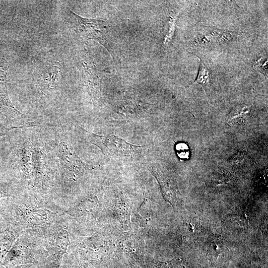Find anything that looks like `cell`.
<instances>
[{"label": "cell", "mask_w": 268, "mask_h": 268, "mask_svg": "<svg viewBox=\"0 0 268 268\" xmlns=\"http://www.w3.org/2000/svg\"><path fill=\"white\" fill-rule=\"evenodd\" d=\"M13 226L46 231L64 221L65 210L50 198L23 189L4 207Z\"/></svg>", "instance_id": "6da1fadb"}, {"label": "cell", "mask_w": 268, "mask_h": 268, "mask_svg": "<svg viewBox=\"0 0 268 268\" xmlns=\"http://www.w3.org/2000/svg\"><path fill=\"white\" fill-rule=\"evenodd\" d=\"M56 153L58 160V171L52 200L63 207L67 196L84 176L87 167L67 139L61 140L59 142Z\"/></svg>", "instance_id": "7a4b0ae2"}, {"label": "cell", "mask_w": 268, "mask_h": 268, "mask_svg": "<svg viewBox=\"0 0 268 268\" xmlns=\"http://www.w3.org/2000/svg\"><path fill=\"white\" fill-rule=\"evenodd\" d=\"M43 234L37 230H24L14 242L1 265L7 268L27 264L41 266L46 256Z\"/></svg>", "instance_id": "3957f363"}, {"label": "cell", "mask_w": 268, "mask_h": 268, "mask_svg": "<svg viewBox=\"0 0 268 268\" xmlns=\"http://www.w3.org/2000/svg\"><path fill=\"white\" fill-rule=\"evenodd\" d=\"M57 172L52 167L45 150L34 145L32 156V183L29 191L52 200Z\"/></svg>", "instance_id": "277c9868"}, {"label": "cell", "mask_w": 268, "mask_h": 268, "mask_svg": "<svg viewBox=\"0 0 268 268\" xmlns=\"http://www.w3.org/2000/svg\"><path fill=\"white\" fill-rule=\"evenodd\" d=\"M67 226L65 219L43 234L46 256L41 266L42 268H60L70 243Z\"/></svg>", "instance_id": "5b68a950"}, {"label": "cell", "mask_w": 268, "mask_h": 268, "mask_svg": "<svg viewBox=\"0 0 268 268\" xmlns=\"http://www.w3.org/2000/svg\"><path fill=\"white\" fill-rule=\"evenodd\" d=\"M86 139L97 146L105 155L108 153L121 157H133L141 148L140 145L131 144L115 135H102L89 132L77 125Z\"/></svg>", "instance_id": "8992f818"}, {"label": "cell", "mask_w": 268, "mask_h": 268, "mask_svg": "<svg viewBox=\"0 0 268 268\" xmlns=\"http://www.w3.org/2000/svg\"><path fill=\"white\" fill-rule=\"evenodd\" d=\"M34 145L28 138H24L18 144L14 152L16 167L21 185L30 190L32 183V156Z\"/></svg>", "instance_id": "52a82bcc"}, {"label": "cell", "mask_w": 268, "mask_h": 268, "mask_svg": "<svg viewBox=\"0 0 268 268\" xmlns=\"http://www.w3.org/2000/svg\"><path fill=\"white\" fill-rule=\"evenodd\" d=\"M7 71V63L0 51V107L9 121L22 122L27 117L14 106L9 98L6 86Z\"/></svg>", "instance_id": "ba28073f"}, {"label": "cell", "mask_w": 268, "mask_h": 268, "mask_svg": "<svg viewBox=\"0 0 268 268\" xmlns=\"http://www.w3.org/2000/svg\"><path fill=\"white\" fill-rule=\"evenodd\" d=\"M69 11L76 20L80 34L87 38L97 41L109 51L106 38L107 22L101 19L85 18Z\"/></svg>", "instance_id": "9c48e42d"}, {"label": "cell", "mask_w": 268, "mask_h": 268, "mask_svg": "<svg viewBox=\"0 0 268 268\" xmlns=\"http://www.w3.org/2000/svg\"><path fill=\"white\" fill-rule=\"evenodd\" d=\"M62 67L58 63L46 66L39 79L41 90L49 93L57 89L62 80Z\"/></svg>", "instance_id": "30bf717a"}, {"label": "cell", "mask_w": 268, "mask_h": 268, "mask_svg": "<svg viewBox=\"0 0 268 268\" xmlns=\"http://www.w3.org/2000/svg\"><path fill=\"white\" fill-rule=\"evenodd\" d=\"M149 170L156 179L164 199L174 206L177 200L178 194L174 184L170 179L162 173L159 169L152 167Z\"/></svg>", "instance_id": "8fae6325"}, {"label": "cell", "mask_w": 268, "mask_h": 268, "mask_svg": "<svg viewBox=\"0 0 268 268\" xmlns=\"http://www.w3.org/2000/svg\"><path fill=\"white\" fill-rule=\"evenodd\" d=\"M23 231L19 228L11 226L3 229L0 232V265L15 241Z\"/></svg>", "instance_id": "7c38bea8"}, {"label": "cell", "mask_w": 268, "mask_h": 268, "mask_svg": "<svg viewBox=\"0 0 268 268\" xmlns=\"http://www.w3.org/2000/svg\"><path fill=\"white\" fill-rule=\"evenodd\" d=\"M22 188L20 183L17 184L13 181L0 182V207L9 204L22 191Z\"/></svg>", "instance_id": "4fadbf2b"}, {"label": "cell", "mask_w": 268, "mask_h": 268, "mask_svg": "<svg viewBox=\"0 0 268 268\" xmlns=\"http://www.w3.org/2000/svg\"><path fill=\"white\" fill-rule=\"evenodd\" d=\"M226 250L227 248L222 239L218 237H214L207 248V256L212 263L218 264L226 256Z\"/></svg>", "instance_id": "5bb4252c"}, {"label": "cell", "mask_w": 268, "mask_h": 268, "mask_svg": "<svg viewBox=\"0 0 268 268\" xmlns=\"http://www.w3.org/2000/svg\"><path fill=\"white\" fill-rule=\"evenodd\" d=\"M195 56L200 58L201 60V65L197 78L192 85L195 83L201 85L205 93H207V89L210 81V69L205 64L203 60L200 57L196 55Z\"/></svg>", "instance_id": "9a60e30c"}, {"label": "cell", "mask_w": 268, "mask_h": 268, "mask_svg": "<svg viewBox=\"0 0 268 268\" xmlns=\"http://www.w3.org/2000/svg\"><path fill=\"white\" fill-rule=\"evenodd\" d=\"M118 213L121 218L123 223L128 225L129 224V215L130 213V207L128 205L123 203H118L117 205Z\"/></svg>", "instance_id": "2e32d148"}, {"label": "cell", "mask_w": 268, "mask_h": 268, "mask_svg": "<svg viewBox=\"0 0 268 268\" xmlns=\"http://www.w3.org/2000/svg\"><path fill=\"white\" fill-rule=\"evenodd\" d=\"M176 151L178 157L186 159L189 157L190 151L188 145L184 142H179L175 146Z\"/></svg>", "instance_id": "e0dca14e"}, {"label": "cell", "mask_w": 268, "mask_h": 268, "mask_svg": "<svg viewBox=\"0 0 268 268\" xmlns=\"http://www.w3.org/2000/svg\"><path fill=\"white\" fill-rule=\"evenodd\" d=\"M12 226L9 221L5 207H0V228H5Z\"/></svg>", "instance_id": "ac0fdd59"}, {"label": "cell", "mask_w": 268, "mask_h": 268, "mask_svg": "<svg viewBox=\"0 0 268 268\" xmlns=\"http://www.w3.org/2000/svg\"><path fill=\"white\" fill-rule=\"evenodd\" d=\"M261 60L262 58L258 60L256 64L254 65V67L258 72L263 73L265 77H267L268 61H267L263 65H262Z\"/></svg>", "instance_id": "d6986e66"}, {"label": "cell", "mask_w": 268, "mask_h": 268, "mask_svg": "<svg viewBox=\"0 0 268 268\" xmlns=\"http://www.w3.org/2000/svg\"><path fill=\"white\" fill-rule=\"evenodd\" d=\"M11 268H42L40 265L34 264H27Z\"/></svg>", "instance_id": "ffe728a7"}, {"label": "cell", "mask_w": 268, "mask_h": 268, "mask_svg": "<svg viewBox=\"0 0 268 268\" xmlns=\"http://www.w3.org/2000/svg\"><path fill=\"white\" fill-rule=\"evenodd\" d=\"M15 128H19V127H11V128H8V129H3V130H0V138L1 137L5 135L9 130H10L11 129H15Z\"/></svg>", "instance_id": "44dd1931"}, {"label": "cell", "mask_w": 268, "mask_h": 268, "mask_svg": "<svg viewBox=\"0 0 268 268\" xmlns=\"http://www.w3.org/2000/svg\"><path fill=\"white\" fill-rule=\"evenodd\" d=\"M4 228H0V232L2 231V230Z\"/></svg>", "instance_id": "7402d4cb"}]
</instances>
